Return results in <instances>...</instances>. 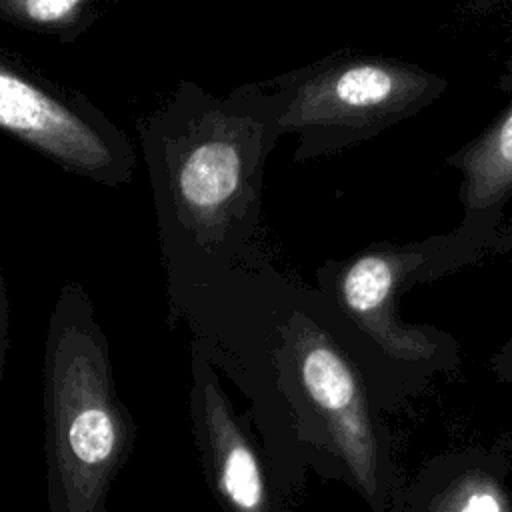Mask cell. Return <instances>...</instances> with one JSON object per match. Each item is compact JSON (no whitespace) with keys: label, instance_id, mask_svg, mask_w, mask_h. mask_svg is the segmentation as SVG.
Instances as JSON below:
<instances>
[{"label":"cell","instance_id":"7a4b0ae2","mask_svg":"<svg viewBox=\"0 0 512 512\" xmlns=\"http://www.w3.org/2000/svg\"><path fill=\"white\" fill-rule=\"evenodd\" d=\"M44 406L50 512H104L132 452L134 422L118 400L108 342L78 284L62 290L50 318Z\"/></svg>","mask_w":512,"mask_h":512},{"label":"cell","instance_id":"8fae6325","mask_svg":"<svg viewBox=\"0 0 512 512\" xmlns=\"http://www.w3.org/2000/svg\"><path fill=\"white\" fill-rule=\"evenodd\" d=\"M498 86H500V90L512 94V54L504 62V70L498 76Z\"/></svg>","mask_w":512,"mask_h":512},{"label":"cell","instance_id":"7c38bea8","mask_svg":"<svg viewBox=\"0 0 512 512\" xmlns=\"http://www.w3.org/2000/svg\"><path fill=\"white\" fill-rule=\"evenodd\" d=\"M504 2H508V0H468L470 8H476V10H490V8H494L498 4H504Z\"/></svg>","mask_w":512,"mask_h":512},{"label":"cell","instance_id":"8992f818","mask_svg":"<svg viewBox=\"0 0 512 512\" xmlns=\"http://www.w3.org/2000/svg\"><path fill=\"white\" fill-rule=\"evenodd\" d=\"M482 238L458 228L456 234L424 244L368 248L352 258L338 276V298L348 316L392 358L434 360L440 342L428 332L406 326L396 314V294L406 278L438 256L476 248Z\"/></svg>","mask_w":512,"mask_h":512},{"label":"cell","instance_id":"6da1fadb","mask_svg":"<svg viewBox=\"0 0 512 512\" xmlns=\"http://www.w3.org/2000/svg\"><path fill=\"white\" fill-rule=\"evenodd\" d=\"M140 138L166 230L218 248L254 228L264 164L282 138L276 104L260 82L216 96L182 80Z\"/></svg>","mask_w":512,"mask_h":512},{"label":"cell","instance_id":"5b68a950","mask_svg":"<svg viewBox=\"0 0 512 512\" xmlns=\"http://www.w3.org/2000/svg\"><path fill=\"white\" fill-rule=\"evenodd\" d=\"M290 364L306 402L356 488L378 510L388 502V466L362 378L342 348L312 320L290 326Z\"/></svg>","mask_w":512,"mask_h":512},{"label":"cell","instance_id":"3957f363","mask_svg":"<svg viewBox=\"0 0 512 512\" xmlns=\"http://www.w3.org/2000/svg\"><path fill=\"white\" fill-rule=\"evenodd\" d=\"M260 86L272 96L280 134L296 136L306 162L372 140L436 102L448 80L420 64L362 52L330 54Z\"/></svg>","mask_w":512,"mask_h":512},{"label":"cell","instance_id":"9c48e42d","mask_svg":"<svg viewBox=\"0 0 512 512\" xmlns=\"http://www.w3.org/2000/svg\"><path fill=\"white\" fill-rule=\"evenodd\" d=\"M420 512H512L504 456L470 454L454 460Z\"/></svg>","mask_w":512,"mask_h":512},{"label":"cell","instance_id":"52a82bcc","mask_svg":"<svg viewBox=\"0 0 512 512\" xmlns=\"http://www.w3.org/2000/svg\"><path fill=\"white\" fill-rule=\"evenodd\" d=\"M194 432L208 480L226 512H274L272 488L260 454L236 418L216 374L194 362Z\"/></svg>","mask_w":512,"mask_h":512},{"label":"cell","instance_id":"277c9868","mask_svg":"<svg viewBox=\"0 0 512 512\" xmlns=\"http://www.w3.org/2000/svg\"><path fill=\"white\" fill-rule=\"evenodd\" d=\"M0 126L64 170L106 186L136 168L130 138L84 94L70 92L2 52Z\"/></svg>","mask_w":512,"mask_h":512},{"label":"cell","instance_id":"30bf717a","mask_svg":"<svg viewBox=\"0 0 512 512\" xmlns=\"http://www.w3.org/2000/svg\"><path fill=\"white\" fill-rule=\"evenodd\" d=\"M100 0H0V16L28 32L50 34L62 42L80 36L98 14Z\"/></svg>","mask_w":512,"mask_h":512},{"label":"cell","instance_id":"ba28073f","mask_svg":"<svg viewBox=\"0 0 512 512\" xmlns=\"http://www.w3.org/2000/svg\"><path fill=\"white\" fill-rule=\"evenodd\" d=\"M446 164L462 176L460 228L488 238L512 198V98L482 132L450 154Z\"/></svg>","mask_w":512,"mask_h":512}]
</instances>
